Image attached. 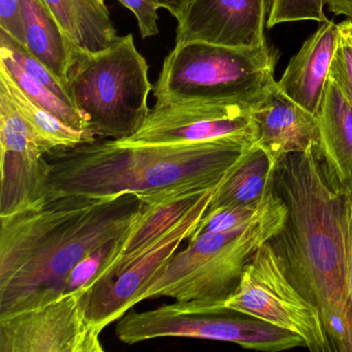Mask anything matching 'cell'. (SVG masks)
<instances>
[{
    "instance_id": "f1b7e54d",
    "label": "cell",
    "mask_w": 352,
    "mask_h": 352,
    "mask_svg": "<svg viewBox=\"0 0 352 352\" xmlns=\"http://www.w3.org/2000/svg\"><path fill=\"white\" fill-rule=\"evenodd\" d=\"M0 30L24 46L21 0H0Z\"/></svg>"
},
{
    "instance_id": "cb8c5ba5",
    "label": "cell",
    "mask_w": 352,
    "mask_h": 352,
    "mask_svg": "<svg viewBox=\"0 0 352 352\" xmlns=\"http://www.w3.org/2000/svg\"><path fill=\"white\" fill-rule=\"evenodd\" d=\"M122 238V236H121ZM111 241L80 261L69 274L65 285V294L89 290L96 283L100 274L112 263L119 250L120 239Z\"/></svg>"
},
{
    "instance_id": "4fadbf2b",
    "label": "cell",
    "mask_w": 352,
    "mask_h": 352,
    "mask_svg": "<svg viewBox=\"0 0 352 352\" xmlns=\"http://www.w3.org/2000/svg\"><path fill=\"white\" fill-rule=\"evenodd\" d=\"M254 147L277 166L292 154L302 153L319 144L316 115L290 100L274 82L253 104Z\"/></svg>"
},
{
    "instance_id": "7c38bea8",
    "label": "cell",
    "mask_w": 352,
    "mask_h": 352,
    "mask_svg": "<svg viewBox=\"0 0 352 352\" xmlns=\"http://www.w3.org/2000/svg\"><path fill=\"white\" fill-rule=\"evenodd\" d=\"M269 0H189L177 19L176 45L201 42L234 49H258L265 36Z\"/></svg>"
},
{
    "instance_id": "30bf717a",
    "label": "cell",
    "mask_w": 352,
    "mask_h": 352,
    "mask_svg": "<svg viewBox=\"0 0 352 352\" xmlns=\"http://www.w3.org/2000/svg\"><path fill=\"white\" fill-rule=\"evenodd\" d=\"M252 107L228 102H157L131 137L129 144L205 143L246 139L255 143Z\"/></svg>"
},
{
    "instance_id": "2e32d148",
    "label": "cell",
    "mask_w": 352,
    "mask_h": 352,
    "mask_svg": "<svg viewBox=\"0 0 352 352\" xmlns=\"http://www.w3.org/2000/svg\"><path fill=\"white\" fill-rule=\"evenodd\" d=\"M206 191L179 195L150 205L146 204L133 228L120 239L116 256L104 267L92 287L111 281L124 271L152 243L178 223Z\"/></svg>"
},
{
    "instance_id": "f546056e",
    "label": "cell",
    "mask_w": 352,
    "mask_h": 352,
    "mask_svg": "<svg viewBox=\"0 0 352 352\" xmlns=\"http://www.w3.org/2000/svg\"><path fill=\"white\" fill-rule=\"evenodd\" d=\"M345 236L348 292L352 304V193L345 195Z\"/></svg>"
},
{
    "instance_id": "8fae6325",
    "label": "cell",
    "mask_w": 352,
    "mask_h": 352,
    "mask_svg": "<svg viewBox=\"0 0 352 352\" xmlns=\"http://www.w3.org/2000/svg\"><path fill=\"white\" fill-rule=\"evenodd\" d=\"M217 187L209 189L182 219L152 243L116 278L90 288L86 294V314L90 322L104 331L135 306L142 290L176 253L183 241L195 234L213 199Z\"/></svg>"
},
{
    "instance_id": "1f68e13d",
    "label": "cell",
    "mask_w": 352,
    "mask_h": 352,
    "mask_svg": "<svg viewBox=\"0 0 352 352\" xmlns=\"http://www.w3.org/2000/svg\"><path fill=\"white\" fill-rule=\"evenodd\" d=\"M325 6L335 16L344 15L352 18V0H327Z\"/></svg>"
},
{
    "instance_id": "4dcf8cb0",
    "label": "cell",
    "mask_w": 352,
    "mask_h": 352,
    "mask_svg": "<svg viewBox=\"0 0 352 352\" xmlns=\"http://www.w3.org/2000/svg\"><path fill=\"white\" fill-rule=\"evenodd\" d=\"M158 8H164L168 10L176 19L180 17L181 14L184 11L189 0H151Z\"/></svg>"
},
{
    "instance_id": "e0dca14e",
    "label": "cell",
    "mask_w": 352,
    "mask_h": 352,
    "mask_svg": "<svg viewBox=\"0 0 352 352\" xmlns=\"http://www.w3.org/2000/svg\"><path fill=\"white\" fill-rule=\"evenodd\" d=\"M24 48L67 85L80 52L42 0H21Z\"/></svg>"
},
{
    "instance_id": "d6986e66",
    "label": "cell",
    "mask_w": 352,
    "mask_h": 352,
    "mask_svg": "<svg viewBox=\"0 0 352 352\" xmlns=\"http://www.w3.org/2000/svg\"><path fill=\"white\" fill-rule=\"evenodd\" d=\"M276 168L253 146L216 188L207 211L224 206H258L274 187Z\"/></svg>"
},
{
    "instance_id": "d6a6232c",
    "label": "cell",
    "mask_w": 352,
    "mask_h": 352,
    "mask_svg": "<svg viewBox=\"0 0 352 352\" xmlns=\"http://www.w3.org/2000/svg\"><path fill=\"white\" fill-rule=\"evenodd\" d=\"M342 40L345 41L352 48V18H348L345 21L338 24Z\"/></svg>"
},
{
    "instance_id": "5b68a950",
    "label": "cell",
    "mask_w": 352,
    "mask_h": 352,
    "mask_svg": "<svg viewBox=\"0 0 352 352\" xmlns=\"http://www.w3.org/2000/svg\"><path fill=\"white\" fill-rule=\"evenodd\" d=\"M148 73L133 34L118 36L100 52L78 53L67 91L96 139H125L141 126L153 89Z\"/></svg>"
},
{
    "instance_id": "484cf974",
    "label": "cell",
    "mask_w": 352,
    "mask_h": 352,
    "mask_svg": "<svg viewBox=\"0 0 352 352\" xmlns=\"http://www.w3.org/2000/svg\"><path fill=\"white\" fill-rule=\"evenodd\" d=\"M263 201L258 206H224L207 211L192 236L226 232L244 226L258 213Z\"/></svg>"
},
{
    "instance_id": "8992f818",
    "label": "cell",
    "mask_w": 352,
    "mask_h": 352,
    "mask_svg": "<svg viewBox=\"0 0 352 352\" xmlns=\"http://www.w3.org/2000/svg\"><path fill=\"white\" fill-rule=\"evenodd\" d=\"M277 51L207 43L176 45L153 88L157 102H212L253 106L275 82Z\"/></svg>"
},
{
    "instance_id": "9a60e30c",
    "label": "cell",
    "mask_w": 352,
    "mask_h": 352,
    "mask_svg": "<svg viewBox=\"0 0 352 352\" xmlns=\"http://www.w3.org/2000/svg\"><path fill=\"white\" fill-rule=\"evenodd\" d=\"M318 150L329 180L344 195L352 193V106L341 88L327 80L320 108Z\"/></svg>"
},
{
    "instance_id": "ba28073f",
    "label": "cell",
    "mask_w": 352,
    "mask_h": 352,
    "mask_svg": "<svg viewBox=\"0 0 352 352\" xmlns=\"http://www.w3.org/2000/svg\"><path fill=\"white\" fill-rule=\"evenodd\" d=\"M224 307L296 333L310 351H333L318 309L292 283L271 241L255 253Z\"/></svg>"
},
{
    "instance_id": "603a6c76",
    "label": "cell",
    "mask_w": 352,
    "mask_h": 352,
    "mask_svg": "<svg viewBox=\"0 0 352 352\" xmlns=\"http://www.w3.org/2000/svg\"><path fill=\"white\" fill-rule=\"evenodd\" d=\"M0 48L7 50L26 73L30 74L34 79L46 85L49 89L52 90L55 94H57L65 102L73 104L69 98V91H67V86L59 78H57L42 61L30 54L22 45L10 38L3 30H0Z\"/></svg>"
},
{
    "instance_id": "6da1fadb",
    "label": "cell",
    "mask_w": 352,
    "mask_h": 352,
    "mask_svg": "<svg viewBox=\"0 0 352 352\" xmlns=\"http://www.w3.org/2000/svg\"><path fill=\"white\" fill-rule=\"evenodd\" d=\"M145 206L133 193L65 197L0 216V317L63 296L76 265L124 236Z\"/></svg>"
},
{
    "instance_id": "7a4b0ae2",
    "label": "cell",
    "mask_w": 352,
    "mask_h": 352,
    "mask_svg": "<svg viewBox=\"0 0 352 352\" xmlns=\"http://www.w3.org/2000/svg\"><path fill=\"white\" fill-rule=\"evenodd\" d=\"M253 145L246 139L166 145L96 140L46 156L38 201L133 193L150 205L203 192L219 186Z\"/></svg>"
},
{
    "instance_id": "52a82bcc",
    "label": "cell",
    "mask_w": 352,
    "mask_h": 352,
    "mask_svg": "<svg viewBox=\"0 0 352 352\" xmlns=\"http://www.w3.org/2000/svg\"><path fill=\"white\" fill-rule=\"evenodd\" d=\"M224 305L177 302L153 310L126 313L117 320V338L137 344L158 338L228 342L259 351L279 352L305 346L302 338L261 319L232 314Z\"/></svg>"
},
{
    "instance_id": "d4e9b609",
    "label": "cell",
    "mask_w": 352,
    "mask_h": 352,
    "mask_svg": "<svg viewBox=\"0 0 352 352\" xmlns=\"http://www.w3.org/2000/svg\"><path fill=\"white\" fill-rule=\"evenodd\" d=\"M327 0H271L267 28L288 22L329 21L324 14Z\"/></svg>"
},
{
    "instance_id": "7402d4cb",
    "label": "cell",
    "mask_w": 352,
    "mask_h": 352,
    "mask_svg": "<svg viewBox=\"0 0 352 352\" xmlns=\"http://www.w3.org/2000/svg\"><path fill=\"white\" fill-rule=\"evenodd\" d=\"M0 67L7 71L12 79L19 86L20 89L38 106L50 112L51 114L60 119L63 122L78 131H85L88 135L96 139L85 118L71 102H67L59 98L46 85L34 79L30 74L26 73L19 63L9 54L7 50L0 48ZM98 140V139H96Z\"/></svg>"
},
{
    "instance_id": "44dd1931",
    "label": "cell",
    "mask_w": 352,
    "mask_h": 352,
    "mask_svg": "<svg viewBox=\"0 0 352 352\" xmlns=\"http://www.w3.org/2000/svg\"><path fill=\"white\" fill-rule=\"evenodd\" d=\"M0 146L1 153L41 160L54 152L30 123L22 116L10 94L0 85Z\"/></svg>"
},
{
    "instance_id": "3957f363",
    "label": "cell",
    "mask_w": 352,
    "mask_h": 352,
    "mask_svg": "<svg viewBox=\"0 0 352 352\" xmlns=\"http://www.w3.org/2000/svg\"><path fill=\"white\" fill-rule=\"evenodd\" d=\"M274 186L288 216L272 244L292 283L318 309L333 351L352 352L345 195L331 184L318 145L287 156Z\"/></svg>"
},
{
    "instance_id": "83f0119b",
    "label": "cell",
    "mask_w": 352,
    "mask_h": 352,
    "mask_svg": "<svg viewBox=\"0 0 352 352\" xmlns=\"http://www.w3.org/2000/svg\"><path fill=\"white\" fill-rule=\"evenodd\" d=\"M121 5L133 12L139 24L142 38H148L160 34L158 9L151 0H119Z\"/></svg>"
},
{
    "instance_id": "9c48e42d",
    "label": "cell",
    "mask_w": 352,
    "mask_h": 352,
    "mask_svg": "<svg viewBox=\"0 0 352 352\" xmlns=\"http://www.w3.org/2000/svg\"><path fill=\"white\" fill-rule=\"evenodd\" d=\"M88 290L0 317V352H102V329L86 314Z\"/></svg>"
},
{
    "instance_id": "4316f807",
    "label": "cell",
    "mask_w": 352,
    "mask_h": 352,
    "mask_svg": "<svg viewBox=\"0 0 352 352\" xmlns=\"http://www.w3.org/2000/svg\"><path fill=\"white\" fill-rule=\"evenodd\" d=\"M329 77L341 88L352 106V48L342 38L331 63Z\"/></svg>"
},
{
    "instance_id": "5bb4252c",
    "label": "cell",
    "mask_w": 352,
    "mask_h": 352,
    "mask_svg": "<svg viewBox=\"0 0 352 352\" xmlns=\"http://www.w3.org/2000/svg\"><path fill=\"white\" fill-rule=\"evenodd\" d=\"M340 41L338 24L324 22L292 57L277 82L285 96L312 114L317 115L320 108Z\"/></svg>"
},
{
    "instance_id": "ffe728a7",
    "label": "cell",
    "mask_w": 352,
    "mask_h": 352,
    "mask_svg": "<svg viewBox=\"0 0 352 352\" xmlns=\"http://www.w3.org/2000/svg\"><path fill=\"white\" fill-rule=\"evenodd\" d=\"M0 85L3 86L22 116L56 150L69 149L80 144L96 141L85 131H78L32 102L15 83L3 67H0Z\"/></svg>"
},
{
    "instance_id": "ac0fdd59",
    "label": "cell",
    "mask_w": 352,
    "mask_h": 352,
    "mask_svg": "<svg viewBox=\"0 0 352 352\" xmlns=\"http://www.w3.org/2000/svg\"><path fill=\"white\" fill-rule=\"evenodd\" d=\"M42 1L81 52H100L118 38L104 0Z\"/></svg>"
},
{
    "instance_id": "277c9868",
    "label": "cell",
    "mask_w": 352,
    "mask_h": 352,
    "mask_svg": "<svg viewBox=\"0 0 352 352\" xmlns=\"http://www.w3.org/2000/svg\"><path fill=\"white\" fill-rule=\"evenodd\" d=\"M288 208L275 186L258 213L244 226L192 236L142 290L135 305L150 298L224 305L255 253L283 230Z\"/></svg>"
}]
</instances>
